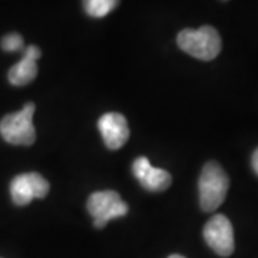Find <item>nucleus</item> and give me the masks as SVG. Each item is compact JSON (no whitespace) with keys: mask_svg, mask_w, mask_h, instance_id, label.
I'll use <instances>...</instances> for the list:
<instances>
[{"mask_svg":"<svg viewBox=\"0 0 258 258\" xmlns=\"http://www.w3.org/2000/svg\"><path fill=\"white\" fill-rule=\"evenodd\" d=\"M132 172L139 181V184L151 192L165 191L172 182L171 174L168 171L152 166L151 162L148 161V158L145 157H139L134 161Z\"/></svg>","mask_w":258,"mask_h":258,"instance_id":"obj_8","label":"nucleus"},{"mask_svg":"<svg viewBox=\"0 0 258 258\" xmlns=\"http://www.w3.org/2000/svg\"><path fill=\"white\" fill-rule=\"evenodd\" d=\"M176 43L181 50L200 60H212L220 55L222 40L218 30L212 26L184 29L178 33Z\"/></svg>","mask_w":258,"mask_h":258,"instance_id":"obj_2","label":"nucleus"},{"mask_svg":"<svg viewBox=\"0 0 258 258\" xmlns=\"http://www.w3.org/2000/svg\"><path fill=\"white\" fill-rule=\"evenodd\" d=\"M230 188V178L218 162L208 161L204 165L200 181V207L205 212L215 211L225 201Z\"/></svg>","mask_w":258,"mask_h":258,"instance_id":"obj_1","label":"nucleus"},{"mask_svg":"<svg viewBox=\"0 0 258 258\" xmlns=\"http://www.w3.org/2000/svg\"><path fill=\"white\" fill-rule=\"evenodd\" d=\"M49 182L37 172L20 174L10 182V197L18 207H25L35 198H45L49 194Z\"/></svg>","mask_w":258,"mask_h":258,"instance_id":"obj_6","label":"nucleus"},{"mask_svg":"<svg viewBox=\"0 0 258 258\" xmlns=\"http://www.w3.org/2000/svg\"><path fill=\"white\" fill-rule=\"evenodd\" d=\"M168 258H185L182 257V255H179V254H172V255H169Z\"/></svg>","mask_w":258,"mask_h":258,"instance_id":"obj_13","label":"nucleus"},{"mask_svg":"<svg viewBox=\"0 0 258 258\" xmlns=\"http://www.w3.org/2000/svg\"><path fill=\"white\" fill-rule=\"evenodd\" d=\"M88 212L92 215L93 227L103 228L112 218H119L128 214V205L120 200L116 191H98L93 192L88 203Z\"/></svg>","mask_w":258,"mask_h":258,"instance_id":"obj_4","label":"nucleus"},{"mask_svg":"<svg viewBox=\"0 0 258 258\" xmlns=\"http://www.w3.org/2000/svg\"><path fill=\"white\" fill-rule=\"evenodd\" d=\"M25 46L23 37L19 33H9L2 39V49L5 52H18Z\"/></svg>","mask_w":258,"mask_h":258,"instance_id":"obj_11","label":"nucleus"},{"mask_svg":"<svg viewBox=\"0 0 258 258\" xmlns=\"http://www.w3.org/2000/svg\"><path fill=\"white\" fill-rule=\"evenodd\" d=\"M224 2H227V0H224Z\"/></svg>","mask_w":258,"mask_h":258,"instance_id":"obj_14","label":"nucleus"},{"mask_svg":"<svg viewBox=\"0 0 258 258\" xmlns=\"http://www.w3.org/2000/svg\"><path fill=\"white\" fill-rule=\"evenodd\" d=\"M251 165H252L254 172L258 175V148L254 151V154H252V158H251Z\"/></svg>","mask_w":258,"mask_h":258,"instance_id":"obj_12","label":"nucleus"},{"mask_svg":"<svg viewBox=\"0 0 258 258\" xmlns=\"http://www.w3.org/2000/svg\"><path fill=\"white\" fill-rule=\"evenodd\" d=\"M85 12L92 18H103L119 6V0H82Z\"/></svg>","mask_w":258,"mask_h":258,"instance_id":"obj_10","label":"nucleus"},{"mask_svg":"<svg viewBox=\"0 0 258 258\" xmlns=\"http://www.w3.org/2000/svg\"><path fill=\"white\" fill-rule=\"evenodd\" d=\"M98 128L103 139V144L111 151L122 148L129 139L128 120L122 113L109 112L102 115L98 120Z\"/></svg>","mask_w":258,"mask_h":258,"instance_id":"obj_7","label":"nucleus"},{"mask_svg":"<svg viewBox=\"0 0 258 258\" xmlns=\"http://www.w3.org/2000/svg\"><path fill=\"white\" fill-rule=\"evenodd\" d=\"M36 106L33 102H29L23 109L15 113L6 115L0 120V135L12 145L29 147L36 139V129L33 125V115Z\"/></svg>","mask_w":258,"mask_h":258,"instance_id":"obj_3","label":"nucleus"},{"mask_svg":"<svg viewBox=\"0 0 258 258\" xmlns=\"http://www.w3.org/2000/svg\"><path fill=\"white\" fill-rule=\"evenodd\" d=\"M40 55H42L40 49L35 45L26 47L23 52V57L10 68L8 75L9 82L15 86H25L32 81H35V78L37 76L36 60L40 57Z\"/></svg>","mask_w":258,"mask_h":258,"instance_id":"obj_9","label":"nucleus"},{"mask_svg":"<svg viewBox=\"0 0 258 258\" xmlns=\"http://www.w3.org/2000/svg\"><path fill=\"white\" fill-rule=\"evenodd\" d=\"M204 240L220 257H230L234 252V228L231 221L222 214L214 215L204 227Z\"/></svg>","mask_w":258,"mask_h":258,"instance_id":"obj_5","label":"nucleus"}]
</instances>
